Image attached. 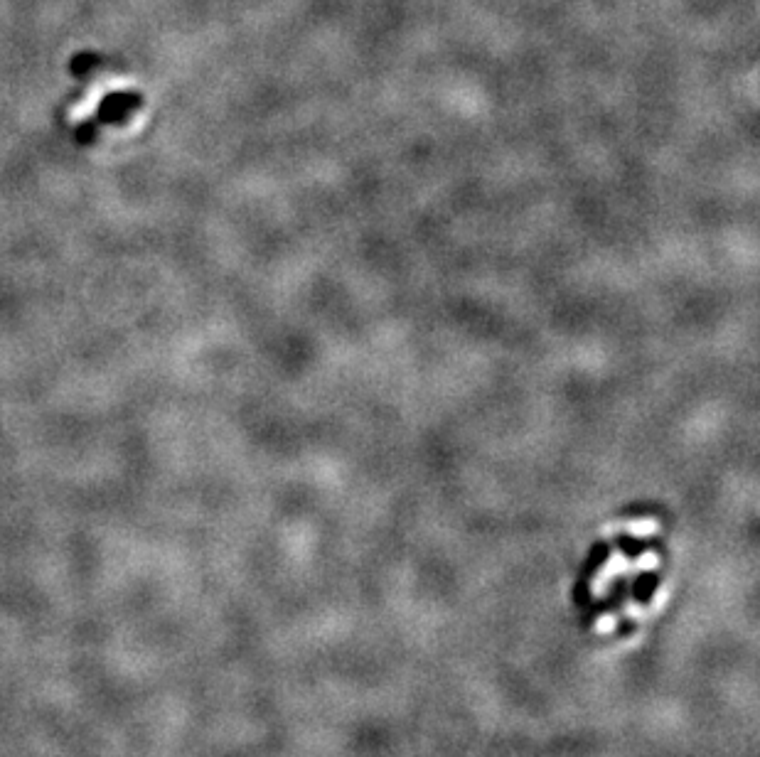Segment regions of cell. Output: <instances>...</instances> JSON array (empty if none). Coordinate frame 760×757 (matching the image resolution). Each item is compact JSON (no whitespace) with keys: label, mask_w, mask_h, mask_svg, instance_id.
Wrapping results in <instances>:
<instances>
[{"label":"cell","mask_w":760,"mask_h":757,"mask_svg":"<svg viewBox=\"0 0 760 757\" xmlns=\"http://www.w3.org/2000/svg\"><path fill=\"white\" fill-rule=\"evenodd\" d=\"M615 625H618V617H615V615H606V617H601V620H598V632H601V635H608V632H613L615 630Z\"/></svg>","instance_id":"cell-2"},{"label":"cell","mask_w":760,"mask_h":757,"mask_svg":"<svg viewBox=\"0 0 760 757\" xmlns=\"http://www.w3.org/2000/svg\"><path fill=\"white\" fill-rule=\"evenodd\" d=\"M620 571H625V558H620V556H613V561H610L608 563V568H606V571H601V576H598V581L596 583H593V595H598V598H601V595H603V590H606L608 588V583L610 581H613V578L615 576H618V573Z\"/></svg>","instance_id":"cell-1"},{"label":"cell","mask_w":760,"mask_h":757,"mask_svg":"<svg viewBox=\"0 0 760 757\" xmlns=\"http://www.w3.org/2000/svg\"><path fill=\"white\" fill-rule=\"evenodd\" d=\"M633 531H635V536H650L652 524H638V526H633Z\"/></svg>","instance_id":"cell-4"},{"label":"cell","mask_w":760,"mask_h":757,"mask_svg":"<svg viewBox=\"0 0 760 757\" xmlns=\"http://www.w3.org/2000/svg\"><path fill=\"white\" fill-rule=\"evenodd\" d=\"M628 615L633 617V620H638V617H640V608H638V605H630V608H628Z\"/></svg>","instance_id":"cell-5"},{"label":"cell","mask_w":760,"mask_h":757,"mask_svg":"<svg viewBox=\"0 0 760 757\" xmlns=\"http://www.w3.org/2000/svg\"><path fill=\"white\" fill-rule=\"evenodd\" d=\"M638 566L642 568V571H650V568H655L657 566L655 554H645V556H642L640 561H638Z\"/></svg>","instance_id":"cell-3"}]
</instances>
